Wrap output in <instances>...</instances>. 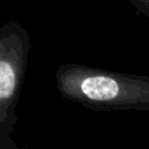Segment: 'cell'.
Here are the masks:
<instances>
[{
	"label": "cell",
	"mask_w": 149,
	"mask_h": 149,
	"mask_svg": "<svg viewBox=\"0 0 149 149\" xmlns=\"http://www.w3.org/2000/svg\"><path fill=\"white\" fill-rule=\"evenodd\" d=\"M55 80L63 98L90 110H149V76L67 63Z\"/></svg>",
	"instance_id": "1"
},
{
	"label": "cell",
	"mask_w": 149,
	"mask_h": 149,
	"mask_svg": "<svg viewBox=\"0 0 149 149\" xmlns=\"http://www.w3.org/2000/svg\"><path fill=\"white\" fill-rule=\"evenodd\" d=\"M31 41L17 21H5L0 29V132L8 137L16 123V107L28 70Z\"/></svg>",
	"instance_id": "2"
},
{
	"label": "cell",
	"mask_w": 149,
	"mask_h": 149,
	"mask_svg": "<svg viewBox=\"0 0 149 149\" xmlns=\"http://www.w3.org/2000/svg\"><path fill=\"white\" fill-rule=\"evenodd\" d=\"M128 1L140 15L149 18V0H128Z\"/></svg>",
	"instance_id": "3"
}]
</instances>
